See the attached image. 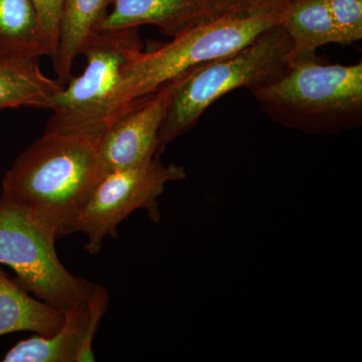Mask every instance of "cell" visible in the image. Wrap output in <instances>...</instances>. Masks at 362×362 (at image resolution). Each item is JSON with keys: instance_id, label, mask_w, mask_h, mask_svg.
<instances>
[{"instance_id": "obj_13", "label": "cell", "mask_w": 362, "mask_h": 362, "mask_svg": "<svg viewBox=\"0 0 362 362\" xmlns=\"http://www.w3.org/2000/svg\"><path fill=\"white\" fill-rule=\"evenodd\" d=\"M65 319V312L30 296L0 269V337L20 331L51 337Z\"/></svg>"}, {"instance_id": "obj_4", "label": "cell", "mask_w": 362, "mask_h": 362, "mask_svg": "<svg viewBox=\"0 0 362 362\" xmlns=\"http://www.w3.org/2000/svg\"><path fill=\"white\" fill-rule=\"evenodd\" d=\"M290 47L287 33L278 25L240 51L188 71L162 122L156 156L192 129L216 100L240 88L252 92L280 77L289 66Z\"/></svg>"}, {"instance_id": "obj_12", "label": "cell", "mask_w": 362, "mask_h": 362, "mask_svg": "<svg viewBox=\"0 0 362 362\" xmlns=\"http://www.w3.org/2000/svg\"><path fill=\"white\" fill-rule=\"evenodd\" d=\"M112 0H63L59 23L58 47L54 59L57 80L65 86L71 68L98 26L108 13Z\"/></svg>"}, {"instance_id": "obj_7", "label": "cell", "mask_w": 362, "mask_h": 362, "mask_svg": "<svg viewBox=\"0 0 362 362\" xmlns=\"http://www.w3.org/2000/svg\"><path fill=\"white\" fill-rule=\"evenodd\" d=\"M185 177L183 166L165 165L159 156L133 168L107 173L93 190L76 223V233L87 237L85 251L99 254L105 238L118 237V226L138 209H144L150 220L159 223L158 201L166 185Z\"/></svg>"}, {"instance_id": "obj_1", "label": "cell", "mask_w": 362, "mask_h": 362, "mask_svg": "<svg viewBox=\"0 0 362 362\" xmlns=\"http://www.w3.org/2000/svg\"><path fill=\"white\" fill-rule=\"evenodd\" d=\"M105 175L98 142L45 132L7 171L2 195L57 239L76 233L78 214Z\"/></svg>"}, {"instance_id": "obj_3", "label": "cell", "mask_w": 362, "mask_h": 362, "mask_svg": "<svg viewBox=\"0 0 362 362\" xmlns=\"http://www.w3.org/2000/svg\"><path fill=\"white\" fill-rule=\"evenodd\" d=\"M282 13L214 16L178 33L159 49L138 52L126 66L111 123L134 102L173 78L247 47L266 30L280 25Z\"/></svg>"}, {"instance_id": "obj_2", "label": "cell", "mask_w": 362, "mask_h": 362, "mask_svg": "<svg viewBox=\"0 0 362 362\" xmlns=\"http://www.w3.org/2000/svg\"><path fill=\"white\" fill-rule=\"evenodd\" d=\"M252 93L262 110L291 129L334 135L361 125V62L332 65L316 54L290 63L280 77Z\"/></svg>"}, {"instance_id": "obj_18", "label": "cell", "mask_w": 362, "mask_h": 362, "mask_svg": "<svg viewBox=\"0 0 362 362\" xmlns=\"http://www.w3.org/2000/svg\"><path fill=\"white\" fill-rule=\"evenodd\" d=\"M290 0H211L216 16H255L283 11Z\"/></svg>"}, {"instance_id": "obj_17", "label": "cell", "mask_w": 362, "mask_h": 362, "mask_svg": "<svg viewBox=\"0 0 362 362\" xmlns=\"http://www.w3.org/2000/svg\"><path fill=\"white\" fill-rule=\"evenodd\" d=\"M39 18L40 30L47 45V57L52 63L58 47L59 23L63 0H32Z\"/></svg>"}, {"instance_id": "obj_9", "label": "cell", "mask_w": 362, "mask_h": 362, "mask_svg": "<svg viewBox=\"0 0 362 362\" xmlns=\"http://www.w3.org/2000/svg\"><path fill=\"white\" fill-rule=\"evenodd\" d=\"M109 295L103 286L95 285L87 301L66 312L65 323L51 337L21 340L7 351L4 362L94 361L93 341L106 313Z\"/></svg>"}, {"instance_id": "obj_15", "label": "cell", "mask_w": 362, "mask_h": 362, "mask_svg": "<svg viewBox=\"0 0 362 362\" xmlns=\"http://www.w3.org/2000/svg\"><path fill=\"white\" fill-rule=\"evenodd\" d=\"M42 56L47 49L32 0H0V59Z\"/></svg>"}, {"instance_id": "obj_5", "label": "cell", "mask_w": 362, "mask_h": 362, "mask_svg": "<svg viewBox=\"0 0 362 362\" xmlns=\"http://www.w3.org/2000/svg\"><path fill=\"white\" fill-rule=\"evenodd\" d=\"M141 49L138 28L95 32L83 52L85 71L49 100L52 116L45 132L99 141L111 124L126 66Z\"/></svg>"}, {"instance_id": "obj_14", "label": "cell", "mask_w": 362, "mask_h": 362, "mask_svg": "<svg viewBox=\"0 0 362 362\" xmlns=\"http://www.w3.org/2000/svg\"><path fill=\"white\" fill-rule=\"evenodd\" d=\"M63 89L58 80L42 73L37 59H0V110L47 109L49 100Z\"/></svg>"}, {"instance_id": "obj_8", "label": "cell", "mask_w": 362, "mask_h": 362, "mask_svg": "<svg viewBox=\"0 0 362 362\" xmlns=\"http://www.w3.org/2000/svg\"><path fill=\"white\" fill-rule=\"evenodd\" d=\"M187 73L134 102L107 128L98 141L105 173L133 168L156 156L162 122Z\"/></svg>"}, {"instance_id": "obj_6", "label": "cell", "mask_w": 362, "mask_h": 362, "mask_svg": "<svg viewBox=\"0 0 362 362\" xmlns=\"http://www.w3.org/2000/svg\"><path fill=\"white\" fill-rule=\"evenodd\" d=\"M54 242V238L1 194L0 264L14 271V281L21 288L66 313L87 301L95 284L66 270Z\"/></svg>"}, {"instance_id": "obj_10", "label": "cell", "mask_w": 362, "mask_h": 362, "mask_svg": "<svg viewBox=\"0 0 362 362\" xmlns=\"http://www.w3.org/2000/svg\"><path fill=\"white\" fill-rule=\"evenodd\" d=\"M111 6L97 32L153 25L173 37L202 21L218 16L211 0H112Z\"/></svg>"}, {"instance_id": "obj_16", "label": "cell", "mask_w": 362, "mask_h": 362, "mask_svg": "<svg viewBox=\"0 0 362 362\" xmlns=\"http://www.w3.org/2000/svg\"><path fill=\"white\" fill-rule=\"evenodd\" d=\"M343 45L362 39V0H326Z\"/></svg>"}, {"instance_id": "obj_11", "label": "cell", "mask_w": 362, "mask_h": 362, "mask_svg": "<svg viewBox=\"0 0 362 362\" xmlns=\"http://www.w3.org/2000/svg\"><path fill=\"white\" fill-rule=\"evenodd\" d=\"M280 25L291 45L289 64L316 56L317 49L322 45H343L326 0H290Z\"/></svg>"}]
</instances>
